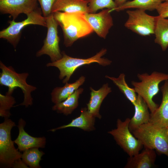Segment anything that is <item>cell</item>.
<instances>
[{
	"instance_id": "obj_1",
	"label": "cell",
	"mask_w": 168,
	"mask_h": 168,
	"mask_svg": "<svg viewBox=\"0 0 168 168\" xmlns=\"http://www.w3.org/2000/svg\"><path fill=\"white\" fill-rule=\"evenodd\" d=\"M86 13L57 12L53 13L63 33L64 44L71 46L78 39L87 36L94 31L85 17Z\"/></svg>"
},
{
	"instance_id": "obj_2",
	"label": "cell",
	"mask_w": 168,
	"mask_h": 168,
	"mask_svg": "<svg viewBox=\"0 0 168 168\" xmlns=\"http://www.w3.org/2000/svg\"><path fill=\"white\" fill-rule=\"evenodd\" d=\"M106 49L103 48L92 57L87 58H73L66 54L64 51L62 52V57L60 59L54 62L47 63V67H54L60 71L59 78L63 79V82H68L75 71L78 68L84 65L93 63H97L103 66L110 65L112 61L102 57L107 53Z\"/></svg>"
},
{
	"instance_id": "obj_3",
	"label": "cell",
	"mask_w": 168,
	"mask_h": 168,
	"mask_svg": "<svg viewBox=\"0 0 168 168\" xmlns=\"http://www.w3.org/2000/svg\"><path fill=\"white\" fill-rule=\"evenodd\" d=\"M1 72L0 74V84L8 87L7 91L12 94L15 89L18 87L22 91L24 95V100L22 103L16 105H24L27 107L33 104V98L31 93L37 88L28 84L26 79L29 74L27 72L18 73L11 66H7L2 62H0Z\"/></svg>"
},
{
	"instance_id": "obj_4",
	"label": "cell",
	"mask_w": 168,
	"mask_h": 168,
	"mask_svg": "<svg viewBox=\"0 0 168 168\" xmlns=\"http://www.w3.org/2000/svg\"><path fill=\"white\" fill-rule=\"evenodd\" d=\"M145 148L155 150L168 157V136L166 128L150 123L143 124L132 132Z\"/></svg>"
},
{
	"instance_id": "obj_5",
	"label": "cell",
	"mask_w": 168,
	"mask_h": 168,
	"mask_svg": "<svg viewBox=\"0 0 168 168\" xmlns=\"http://www.w3.org/2000/svg\"><path fill=\"white\" fill-rule=\"evenodd\" d=\"M137 77L140 82L132 81L131 84L136 92L142 98L152 113L159 106L153 101V98L159 92L160 83L168 80V74L154 71L150 74H138Z\"/></svg>"
},
{
	"instance_id": "obj_6",
	"label": "cell",
	"mask_w": 168,
	"mask_h": 168,
	"mask_svg": "<svg viewBox=\"0 0 168 168\" xmlns=\"http://www.w3.org/2000/svg\"><path fill=\"white\" fill-rule=\"evenodd\" d=\"M16 126L15 122L9 118H5L0 124V164L5 168L12 167L14 163L21 159L22 153L14 146L12 140L11 131Z\"/></svg>"
},
{
	"instance_id": "obj_7",
	"label": "cell",
	"mask_w": 168,
	"mask_h": 168,
	"mask_svg": "<svg viewBox=\"0 0 168 168\" xmlns=\"http://www.w3.org/2000/svg\"><path fill=\"white\" fill-rule=\"evenodd\" d=\"M41 8L38 7L26 15L27 18L20 22L9 20V26L0 31V38L5 39L16 49L20 39L21 31L30 25H38L47 27L46 17L42 15Z\"/></svg>"
},
{
	"instance_id": "obj_8",
	"label": "cell",
	"mask_w": 168,
	"mask_h": 168,
	"mask_svg": "<svg viewBox=\"0 0 168 168\" xmlns=\"http://www.w3.org/2000/svg\"><path fill=\"white\" fill-rule=\"evenodd\" d=\"M127 118L124 121L118 119L116 128L108 132L114 138L116 143L129 156L139 153L143 146L141 141L136 138L129 128L130 121Z\"/></svg>"
},
{
	"instance_id": "obj_9",
	"label": "cell",
	"mask_w": 168,
	"mask_h": 168,
	"mask_svg": "<svg viewBox=\"0 0 168 168\" xmlns=\"http://www.w3.org/2000/svg\"><path fill=\"white\" fill-rule=\"evenodd\" d=\"M145 11L138 9L127 10L126 13L128 18L125 23V26L141 36L154 34L157 16L149 15Z\"/></svg>"
},
{
	"instance_id": "obj_10",
	"label": "cell",
	"mask_w": 168,
	"mask_h": 168,
	"mask_svg": "<svg viewBox=\"0 0 168 168\" xmlns=\"http://www.w3.org/2000/svg\"><path fill=\"white\" fill-rule=\"evenodd\" d=\"M47 28L46 37L44 41L43 45L36 53L37 57L47 55L51 62L57 61L62 57L59 46V38L58 35V23L52 13L46 17Z\"/></svg>"
},
{
	"instance_id": "obj_11",
	"label": "cell",
	"mask_w": 168,
	"mask_h": 168,
	"mask_svg": "<svg viewBox=\"0 0 168 168\" xmlns=\"http://www.w3.org/2000/svg\"><path fill=\"white\" fill-rule=\"evenodd\" d=\"M111 9L106 8L97 13H85L86 19L93 31L100 37L105 39L113 25Z\"/></svg>"
},
{
	"instance_id": "obj_12",
	"label": "cell",
	"mask_w": 168,
	"mask_h": 168,
	"mask_svg": "<svg viewBox=\"0 0 168 168\" xmlns=\"http://www.w3.org/2000/svg\"><path fill=\"white\" fill-rule=\"evenodd\" d=\"M38 7L37 0H0V12L9 14L15 20L21 13L26 15Z\"/></svg>"
},
{
	"instance_id": "obj_13",
	"label": "cell",
	"mask_w": 168,
	"mask_h": 168,
	"mask_svg": "<svg viewBox=\"0 0 168 168\" xmlns=\"http://www.w3.org/2000/svg\"><path fill=\"white\" fill-rule=\"evenodd\" d=\"M26 124L24 120L22 118L19 119L17 125L19 134L14 141L17 145L19 150L23 152L32 148H44L46 144V138L44 137H35L30 136L24 130Z\"/></svg>"
},
{
	"instance_id": "obj_14",
	"label": "cell",
	"mask_w": 168,
	"mask_h": 168,
	"mask_svg": "<svg viewBox=\"0 0 168 168\" xmlns=\"http://www.w3.org/2000/svg\"><path fill=\"white\" fill-rule=\"evenodd\" d=\"M162 99L160 105L150 114L149 123L160 127L168 126V80L160 88Z\"/></svg>"
},
{
	"instance_id": "obj_15",
	"label": "cell",
	"mask_w": 168,
	"mask_h": 168,
	"mask_svg": "<svg viewBox=\"0 0 168 168\" xmlns=\"http://www.w3.org/2000/svg\"><path fill=\"white\" fill-rule=\"evenodd\" d=\"M95 118L88 111L87 108H83L81 110L80 115L73 119L69 124L50 129L48 131L54 132L58 130L73 127L79 128L85 131H91L95 129Z\"/></svg>"
},
{
	"instance_id": "obj_16",
	"label": "cell",
	"mask_w": 168,
	"mask_h": 168,
	"mask_svg": "<svg viewBox=\"0 0 168 168\" xmlns=\"http://www.w3.org/2000/svg\"><path fill=\"white\" fill-rule=\"evenodd\" d=\"M90 89V97L87 104V110L96 118L100 119L102 117L99 113L100 106L104 99L111 92V88L109 86L108 84L106 83L104 84L97 90H95L91 87Z\"/></svg>"
},
{
	"instance_id": "obj_17",
	"label": "cell",
	"mask_w": 168,
	"mask_h": 168,
	"mask_svg": "<svg viewBox=\"0 0 168 168\" xmlns=\"http://www.w3.org/2000/svg\"><path fill=\"white\" fill-rule=\"evenodd\" d=\"M156 158L154 150L145 148L140 153L128 158L126 168H150L154 167Z\"/></svg>"
},
{
	"instance_id": "obj_18",
	"label": "cell",
	"mask_w": 168,
	"mask_h": 168,
	"mask_svg": "<svg viewBox=\"0 0 168 168\" xmlns=\"http://www.w3.org/2000/svg\"><path fill=\"white\" fill-rule=\"evenodd\" d=\"M135 112L130 119L129 128L132 132L140 125L149 122L150 114L148 106L142 98L138 95L137 100L133 105Z\"/></svg>"
},
{
	"instance_id": "obj_19",
	"label": "cell",
	"mask_w": 168,
	"mask_h": 168,
	"mask_svg": "<svg viewBox=\"0 0 168 168\" xmlns=\"http://www.w3.org/2000/svg\"><path fill=\"white\" fill-rule=\"evenodd\" d=\"M57 12L89 13L88 3L86 0H56L51 12L54 13Z\"/></svg>"
},
{
	"instance_id": "obj_20",
	"label": "cell",
	"mask_w": 168,
	"mask_h": 168,
	"mask_svg": "<svg viewBox=\"0 0 168 168\" xmlns=\"http://www.w3.org/2000/svg\"><path fill=\"white\" fill-rule=\"evenodd\" d=\"M85 81V77L82 76L73 83L68 82L63 86L55 87L51 93L52 102L55 104L64 100L78 89Z\"/></svg>"
},
{
	"instance_id": "obj_21",
	"label": "cell",
	"mask_w": 168,
	"mask_h": 168,
	"mask_svg": "<svg viewBox=\"0 0 168 168\" xmlns=\"http://www.w3.org/2000/svg\"><path fill=\"white\" fill-rule=\"evenodd\" d=\"M83 90V88L78 89L64 100L55 104L52 107V110L65 115L71 114L78 107L80 96Z\"/></svg>"
},
{
	"instance_id": "obj_22",
	"label": "cell",
	"mask_w": 168,
	"mask_h": 168,
	"mask_svg": "<svg viewBox=\"0 0 168 168\" xmlns=\"http://www.w3.org/2000/svg\"><path fill=\"white\" fill-rule=\"evenodd\" d=\"M154 34L155 42L165 51L168 47V19L157 16Z\"/></svg>"
},
{
	"instance_id": "obj_23",
	"label": "cell",
	"mask_w": 168,
	"mask_h": 168,
	"mask_svg": "<svg viewBox=\"0 0 168 168\" xmlns=\"http://www.w3.org/2000/svg\"><path fill=\"white\" fill-rule=\"evenodd\" d=\"M162 2V0H133L127 1L122 5L110 9V12H119L130 8L152 11L156 10Z\"/></svg>"
},
{
	"instance_id": "obj_24",
	"label": "cell",
	"mask_w": 168,
	"mask_h": 168,
	"mask_svg": "<svg viewBox=\"0 0 168 168\" xmlns=\"http://www.w3.org/2000/svg\"><path fill=\"white\" fill-rule=\"evenodd\" d=\"M125 75L121 73L117 78L107 75L105 77L112 81L126 98L133 105L137 100L138 95L134 88L129 87L126 82Z\"/></svg>"
},
{
	"instance_id": "obj_25",
	"label": "cell",
	"mask_w": 168,
	"mask_h": 168,
	"mask_svg": "<svg viewBox=\"0 0 168 168\" xmlns=\"http://www.w3.org/2000/svg\"><path fill=\"white\" fill-rule=\"evenodd\" d=\"M44 152L38 148H32L26 150L22 154L21 159L25 163L31 168H41L40 162Z\"/></svg>"
},
{
	"instance_id": "obj_26",
	"label": "cell",
	"mask_w": 168,
	"mask_h": 168,
	"mask_svg": "<svg viewBox=\"0 0 168 168\" xmlns=\"http://www.w3.org/2000/svg\"><path fill=\"white\" fill-rule=\"evenodd\" d=\"M12 94L7 92L5 95L0 94V116L4 119L10 117L11 114L10 110L16 103Z\"/></svg>"
},
{
	"instance_id": "obj_27",
	"label": "cell",
	"mask_w": 168,
	"mask_h": 168,
	"mask_svg": "<svg viewBox=\"0 0 168 168\" xmlns=\"http://www.w3.org/2000/svg\"><path fill=\"white\" fill-rule=\"evenodd\" d=\"M88 3L89 13H95L103 9H113L116 7L113 0H86Z\"/></svg>"
},
{
	"instance_id": "obj_28",
	"label": "cell",
	"mask_w": 168,
	"mask_h": 168,
	"mask_svg": "<svg viewBox=\"0 0 168 168\" xmlns=\"http://www.w3.org/2000/svg\"><path fill=\"white\" fill-rule=\"evenodd\" d=\"M40 6L43 16L46 17L52 13L53 6L56 0H37Z\"/></svg>"
},
{
	"instance_id": "obj_29",
	"label": "cell",
	"mask_w": 168,
	"mask_h": 168,
	"mask_svg": "<svg viewBox=\"0 0 168 168\" xmlns=\"http://www.w3.org/2000/svg\"><path fill=\"white\" fill-rule=\"evenodd\" d=\"M156 10L160 16L165 18H168V2H162Z\"/></svg>"
},
{
	"instance_id": "obj_30",
	"label": "cell",
	"mask_w": 168,
	"mask_h": 168,
	"mask_svg": "<svg viewBox=\"0 0 168 168\" xmlns=\"http://www.w3.org/2000/svg\"><path fill=\"white\" fill-rule=\"evenodd\" d=\"M13 168H28V166L21 159L16 161L13 164Z\"/></svg>"
},
{
	"instance_id": "obj_31",
	"label": "cell",
	"mask_w": 168,
	"mask_h": 168,
	"mask_svg": "<svg viewBox=\"0 0 168 168\" xmlns=\"http://www.w3.org/2000/svg\"><path fill=\"white\" fill-rule=\"evenodd\" d=\"M127 0H113L116 5V7L122 5L126 2Z\"/></svg>"
},
{
	"instance_id": "obj_32",
	"label": "cell",
	"mask_w": 168,
	"mask_h": 168,
	"mask_svg": "<svg viewBox=\"0 0 168 168\" xmlns=\"http://www.w3.org/2000/svg\"><path fill=\"white\" fill-rule=\"evenodd\" d=\"M166 128L167 134L168 136V126L166 127Z\"/></svg>"
},
{
	"instance_id": "obj_33",
	"label": "cell",
	"mask_w": 168,
	"mask_h": 168,
	"mask_svg": "<svg viewBox=\"0 0 168 168\" xmlns=\"http://www.w3.org/2000/svg\"><path fill=\"white\" fill-rule=\"evenodd\" d=\"M163 2L164 1H166V2H168V0H162Z\"/></svg>"
}]
</instances>
